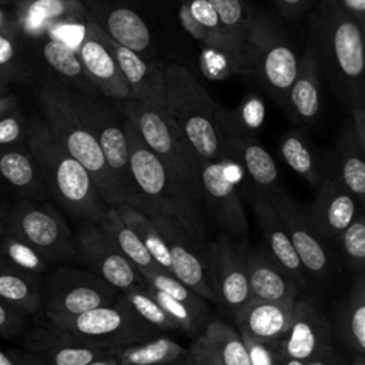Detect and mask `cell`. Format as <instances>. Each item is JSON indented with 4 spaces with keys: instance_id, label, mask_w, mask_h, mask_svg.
Returning a JSON list of instances; mask_svg holds the SVG:
<instances>
[{
    "instance_id": "6da1fadb",
    "label": "cell",
    "mask_w": 365,
    "mask_h": 365,
    "mask_svg": "<svg viewBox=\"0 0 365 365\" xmlns=\"http://www.w3.org/2000/svg\"><path fill=\"white\" fill-rule=\"evenodd\" d=\"M308 46L344 107H365L364 30L336 0H322L311 13Z\"/></svg>"
},
{
    "instance_id": "7a4b0ae2",
    "label": "cell",
    "mask_w": 365,
    "mask_h": 365,
    "mask_svg": "<svg viewBox=\"0 0 365 365\" xmlns=\"http://www.w3.org/2000/svg\"><path fill=\"white\" fill-rule=\"evenodd\" d=\"M123 124L128 144L130 171L137 187V194L130 195L124 202L164 217L201 248L205 230L198 200L144 144L134 125L125 118Z\"/></svg>"
},
{
    "instance_id": "3957f363",
    "label": "cell",
    "mask_w": 365,
    "mask_h": 365,
    "mask_svg": "<svg viewBox=\"0 0 365 365\" xmlns=\"http://www.w3.org/2000/svg\"><path fill=\"white\" fill-rule=\"evenodd\" d=\"M26 144L36 160L53 198L77 222H100L107 205L90 173L51 137L40 115H33L26 128Z\"/></svg>"
},
{
    "instance_id": "277c9868",
    "label": "cell",
    "mask_w": 365,
    "mask_h": 365,
    "mask_svg": "<svg viewBox=\"0 0 365 365\" xmlns=\"http://www.w3.org/2000/svg\"><path fill=\"white\" fill-rule=\"evenodd\" d=\"M37 97L41 110L40 117L53 140L90 173L107 205L123 202L96 138L83 124L73 106L71 91L56 83L46 81L38 88Z\"/></svg>"
},
{
    "instance_id": "5b68a950",
    "label": "cell",
    "mask_w": 365,
    "mask_h": 365,
    "mask_svg": "<svg viewBox=\"0 0 365 365\" xmlns=\"http://www.w3.org/2000/svg\"><path fill=\"white\" fill-rule=\"evenodd\" d=\"M114 110L128 120L144 144L201 201L200 161L165 107L138 100H111Z\"/></svg>"
},
{
    "instance_id": "8992f818",
    "label": "cell",
    "mask_w": 365,
    "mask_h": 365,
    "mask_svg": "<svg viewBox=\"0 0 365 365\" xmlns=\"http://www.w3.org/2000/svg\"><path fill=\"white\" fill-rule=\"evenodd\" d=\"M165 108L175 120L200 163L221 160V134L215 124L220 106L184 66L163 68Z\"/></svg>"
},
{
    "instance_id": "52a82bcc",
    "label": "cell",
    "mask_w": 365,
    "mask_h": 365,
    "mask_svg": "<svg viewBox=\"0 0 365 365\" xmlns=\"http://www.w3.org/2000/svg\"><path fill=\"white\" fill-rule=\"evenodd\" d=\"M298 60L274 23L252 11L242 47V73L251 76L285 114Z\"/></svg>"
},
{
    "instance_id": "ba28073f",
    "label": "cell",
    "mask_w": 365,
    "mask_h": 365,
    "mask_svg": "<svg viewBox=\"0 0 365 365\" xmlns=\"http://www.w3.org/2000/svg\"><path fill=\"white\" fill-rule=\"evenodd\" d=\"M47 324L67 331L84 344L115 348L158 336L161 331L143 321L128 305L123 294L114 304L98 307L77 315L46 314Z\"/></svg>"
},
{
    "instance_id": "9c48e42d",
    "label": "cell",
    "mask_w": 365,
    "mask_h": 365,
    "mask_svg": "<svg viewBox=\"0 0 365 365\" xmlns=\"http://www.w3.org/2000/svg\"><path fill=\"white\" fill-rule=\"evenodd\" d=\"M6 231L31 245L48 264L77 255L74 232L50 201L20 198L6 222Z\"/></svg>"
},
{
    "instance_id": "30bf717a",
    "label": "cell",
    "mask_w": 365,
    "mask_h": 365,
    "mask_svg": "<svg viewBox=\"0 0 365 365\" xmlns=\"http://www.w3.org/2000/svg\"><path fill=\"white\" fill-rule=\"evenodd\" d=\"M71 100L80 120L96 138L124 202L125 198L137 194V187L130 171L123 117L111 104L103 103L90 91L71 93Z\"/></svg>"
},
{
    "instance_id": "8fae6325",
    "label": "cell",
    "mask_w": 365,
    "mask_h": 365,
    "mask_svg": "<svg viewBox=\"0 0 365 365\" xmlns=\"http://www.w3.org/2000/svg\"><path fill=\"white\" fill-rule=\"evenodd\" d=\"M120 291L93 271L60 267L44 282L43 308L46 314L77 315L114 304Z\"/></svg>"
},
{
    "instance_id": "7c38bea8",
    "label": "cell",
    "mask_w": 365,
    "mask_h": 365,
    "mask_svg": "<svg viewBox=\"0 0 365 365\" xmlns=\"http://www.w3.org/2000/svg\"><path fill=\"white\" fill-rule=\"evenodd\" d=\"M237 165L228 160L200 163L201 200L210 210L214 221L232 237L248 235V220L242 202Z\"/></svg>"
},
{
    "instance_id": "4fadbf2b",
    "label": "cell",
    "mask_w": 365,
    "mask_h": 365,
    "mask_svg": "<svg viewBox=\"0 0 365 365\" xmlns=\"http://www.w3.org/2000/svg\"><path fill=\"white\" fill-rule=\"evenodd\" d=\"M74 241L80 259L120 292L141 289L147 285L137 268L118 251L100 224L78 221Z\"/></svg>"
},
{
    "instance_id": "5bb4252c",
    "label": "cell",
    "mask_w": 365,
    "mask_h": 365,
    "mask_svg": "<svg viewBox=\"0 0 365 365\" xmlns=\"http://www.w3.org/2000/svg\"><path fill=\"white\" fill-rule=\"evenodd\" d=\"M265 197L278 214L305 272L324 278L331 265L329 252L321 237L311 227L305 208L298 205L281 185Z\"/></svg>"
},
{
    "instance_id": "9a60e30c",
    "label": "cell",
    "mask_w": 365,
    "mask_h": 365,
    "mask_svg": "<svg viewBox=\"0 0 365 365\" xmlns=\"http://www.w3.org/2000/svg\"><path fill=\"white\" fill-rule=\"evenodd\" d=\"M204 262L218 302L235 312L251 298L241 247L234 244L227 234H220L208 245Z\"/></svg>"
},
{
    "instance_id": "2e32d148",
    "label": "cell",
    "mask_w": 365,
    "mask_h": 365,
    "mask_svg": "<svg viewBox=\"0 0 365 365\" xmlns=\"http://www.w3.org/2000/svg\"><path fill=\"white\" fill-rule=\"evenodd\" d=\"M135 208L144 212L161 232L170 251L173 275L185 284L190 289L201 295L204 299L210 302H218L217 295L208 281L204 257L200 255L201 248L164 217L147 208Z\"/></svg>"
},
{
    "instance_id": "e0dca14e",
    "label": "cell",
    "mask_w": 365,
    "mask_h": 365,
    "mask_svg": "<svg viewBox=\"0 0 365 365\" xmlns=\"http://www.w3.org/2000/svg\"><path fill=\"white\" fill-rule=\"evenodd\" d=\"M76 53L83 64L87 78L108 100H128L130 88L118 64L98 33V23L86 14L84 34Z\"/></svg>"
},
{
    "instance_id": "ac0fdd59",
    "label": "cell",
    "mask_w": 365,
    "mask_h": 365,
    "mask_svg": "<svg viewBox=\"0 0 365 365\" xmlns=\"http://www.w3.org/2000/svg\"><path fill=\"white\" fill-rule=\"evenodd\" d=\"M312 204L305 208L314 231L327 240H335L362 211L354 194L338 180L325 177Z\"/></svg>"
},
{
    "instance_id": "d6986e66",
    "label": "cell",
    "mask_w": 365,
    "mask_h": 365,
    "mask_svg": "<svg viewBox=\"0 0 365 365\" xmlns=\"http://www.w3.org/2000/svg\"><path fill=\"white\" fill-rule=\"evenodd\" d=\"M277 346L279 354L307 362L331 346V327L312 304L295 299L289 327Z\"/></svg>"
},
{
    "instance_id": "ffe728a7",
    "label": "cell",
    "mask_w": 365,
    "mask_h": 365,
    "mask_svg": "<svg viewBox=\"0 0 365 365\" xmlns=\"http://www.w3.org/2000/svg\"><path fill=\"white\" fill-rule=\"evenodd\" d=\"M27 348L44 365H87L110 355V348L84 344L70 332L48 324L27 336Z\"/></svg>"
},
{
    "instance_id": "44dd1931",
    "label": "cell",
    "mask_w": 365,
    "mask_h": 365,
    "mask_svg": "<svg viewBox=\"0 0 365 365\" xmlns=\"http://www.w3.org/2000/svg\"><path fill=\"white\" fill-rule=\"evenodd\" d=\"M221 158L234 163L252 181V191L269 195L279 187L277 164L255 137L221 135Z\"/></svg>"
},
{
    "instance_id": "7402d4cb",
    "label": "cell",
    "mask_w": 365,
    "mask_h": 365,
    "mask_svg": "<svg viewBox=\"0 0 365 365\" xmlns=\"http://www.w3.org/2000/svg\"><path fill=\"white\" fill-rule=\"evenodd\" d=\"M295 301L247 299L235 312V324L241 336L259 342L277 344L287 332Z\"/></svg>"
},
{
    "instance_id": "603a6c76",
    "label": "cell",
    "mask_w": 365,
    "mask_h": 365,
    "mask_svg": "<svg viewBox=\"0 0 365 365\" xmlns=\"http://www.w3.org/2000/svg\"><path fill=\"white\" fill-rule=\"evenodd\" d=\"M252 208L265 241V251L298 287H304L307 272L269 200L264 194L252 191Z\"/></svg>"
},
{
    "instance_id": "cb8c5ba5",
    "label": "cell",
    "mask_w": 365,
    "mask_h": 365,
    "mask_svg": "<svg viewBox=\"0 0 365 365\" xmlns=\"http://www.w3.org/2000/svg\"><path fill=\"white\" fill-rule=\"evenodd\" d=\"M98 33L113 53L118 68L130 88L128 100L148 101L165 107V87L163 68L144 61L138 53L113 41L98 24Z\"/></svg>"
},
{
    "instance_id": "d4e9b609",
    "label": "cell",
    "mask_w": 365,
    "mask_h": 365,
    "mask_svg": "<svg viewBox=\"0 0 365 365\" xmlns=\"http://www.w3.org/2000/svg\"><path fill=\"white\" fill-rule=\"evenodd\" d=\"M251 298L265 301H295L298 285L264 250L241 248Z\"/></svg>"
},
{
    "instance_id": "484cf974",
    "label": "cell",
    "mask_w": 365,
    "mask_h": 365,
    "mask_svg": "<svg viewBox=\"0 0 365 365\" xmlns=\"http://www.w3.org/2000/svg\"><path fill=\"white\" fill-rule=\"evenodd\" d=\"M0 180L20 198L33 201L48 200L41 173L27 144L0 147Z\"/></svg>"
},
{
    "instance_id": "4316f807",
    "label": "cell",
    "mask_w": 365,
    "mask_h": 365,
    "mask_svg": "<svg viewBox=\"0 0 365 365\" xmlns=\"http://www.w3.org/2000/svg\"><path fill=\"white\" fill-rule=\"evenodd\" d=\"M321 71L309 46L298 60L297 77L291 86L288 97L287 117L299 127H309L315 123L319 107Z\"/></svg>"
},
{
    "instance_id": "83f0119b",
    "label": "cell",
    "mask_w": 365,
    "mask_h": 365,
    "mask_svg": "<svg viewBox=\"0 0 365 365\" xmlns=\"http://www.w3.org/2000/svg\"><path fill=\"white\" fill-rule=\"evenodd\" d=\"M184 27L205 47L227 60L230 68L240 71L237 56L224 33L214 7L207 0H182L180 10Z\"/></svg>"
},
{
    "instance_id": "f1b7e54d",
    "label": "cell",
    "mask_w": 365,
    "mask_h": 365,
    "mask_svg": "<svg viewBox=\"0 0 365 365\" xmlns=\"http://www.w3.org/2000/svg\"><path fill=\"white\" fill-rule=\"evenodd\" d=\"M365 151L359 147L351 120H345L338 141L331 154V165L334 175L329 178L344 184L358 200L359 205H365Z\"/></svg>"
},
{
    "instance_id": "f546056e",
    "label": "cell",
    "mask_w": 365,
    "mask_h": 365,
    "mask_svg": "<svg viewBox=\"0 0 365 365\" xmlns=\"http://www.w3.org/2000/svg\"><path fill=\"white\" fill-rule=\"evenodd\" d=\"M86 16L80 0H19L17 21L30 36L47 33L54 24Z\"/></svg>"
},
{
    "instance_id": "4dcf8cb0",
    "label": "cell",
    "mask_w": 365,
    "mask_h": 365,
    "mask_svg": "<svg viewBox=\"0 0 365 365\" xmlns=\"http://www.w3.org/2000/svg\"><path fill=\"white\" fill-rule=\"evenodd\" d=\"M284 161L311 187L318 188L327 177V163L301 128H291L279 141Z\"/></svg>"
},
{
    "instance_id": "1f68e13d",
    "label": "cell",
    "mask_w": 365,
    "mask_h": 365,
    "mask_svg": "<svg viewBox=\"0 0 365 365\" xmlns=\"http://www.w3.org/2000/svg\"><path fill=\"white\" fill-rule=\"evenodd\" d=\"M44 282L40 275L19 269L0 258V298L27 315L43 308Z\"/></svg>"
},
{
    "instance_id": "d6a6232c",
    "label": "cell",
    "mask_w": 365,
    "mask_h": 365,
    "mask_svg": "<svg viewBox=\"0 0 365 365\" xmlns=\"http://www.w3.org/2000/svg\"><path fill=\"white\" fill-rule=\"evenodd\" d=\"M110 356L118 365H175L184 362L187 349L177 341L158 335L143 342L110 348Z\"/></svg>"
},
{
    "instance_id": "836d02e7",
    "label": "cell",
    "mask_w": 365,
    "mask_h": 365,
    "mask_svg": "<svg viewBox=\"0 0 365 365\" xmlns=\"http://www.w3.org/2000/svg\"><path fill=\"white\" fill-rule=\"evenodd\" d=\"M100 227L108 235V238L114 242L118 251L137 268L147 271H164L151 257L148 250L143 245L138 237L124 224V221L118 217L115 208L110 205L101 218Z\"/></svg>"
},
{
    "instance_id": "e575fe53",
    "label": "cell",
    "mask_w": 365,
    "mask_h": 365,
    "mask_svg": "<svg viewBox=\"0 0 365 365\" xmlns=\"http://www.w3.org/2000/svg\"><path fill=\"white\" fill-rule=\"evenodd\" d=\"M98 24L113 41L138 54L147 50L151 44V34L147 24L130 9H111L106 16L104 23Z\"/></svg>"
},
{
    "instance_id": "d590c367",
    "label": "cell",
    "mask_w": 365,
    "mask_h": 365,
    "mask_svg": "<svg viewBox=\"0 0 365 365\" xmlns=\"http://www.w3.org/2000/svg\"><path fill=\"white\" fill-rule=\"evenodd\" d=\"M341 338L351 351L359 355L365 351V279L364 271L358 272L351 292L341 312L338 314Z\"/></svg>"
},
{
    "instance_id": "8d00e7d4",
    "label": "cell",
    "mask_w": 365,
    "mask_h": 365,
    "mask_svg": "<svg viewBox=\"0 0 365 365\" xmlns=\"http://www.w3.org/2000/svg\"><path fill=\"white\" fill-rule=\"evenodd\" d=\"M118 214V217L124 221L127 227L138 237L143 245L148 250L154 261L168 274H173L171 257L168 247L158 231V228L153 224V221L140 210L133 207L128 202H120L113 205Z\"/></svg>"
},
{
    "instance_id": "74e56055",
    "label": "cell",
    "mask_w": 365,
    "mask_h": 365,
    "mask_svg": "<svg viewBox=\"0 0 365 365\" xmlns=\"http://www.w3.org/2000/svg\"><path fill=\"white\" fill-rule=\"evenodd\" d=\"M265 108L262 101L250 96L234 110L218 108L215 114V124L221 135L227 137H255L257 131L264 123Z\"/></svg>"
},
{
    "instance_id": "f35d334b",
    "label": "cell",
    "mask_w": 365,
    "mask_h": 365,
    "mask_svg": "<svg viewBox=\"0 0 365 365\" xmlns=\"http://www.w3.org/2000/svg\"><path fill=\"white\" fill-rule=\"evenodd\" d=\"M222 365H251L241 334L224 321H210L202 334Z\"/></svg>"
},
{
    "instance_id": "ab89813d",
    "label": "cell",
    "mask_w": 365,
    "mask_h": 365,
    "mask_svg": "<svg viewBox=\"0 0 365 365\" xmlns=\"http://www.w3.org/2000/svg\"><path fill=\"white\" fill-rule=\"evenodd\" d=\"M215 10L224 33L237 56L240 73H242V47L252 11H248L242 0H207Z\"/></svg>"
},
{
    "instance_id": "60d3db41",
    "label": "cell",
    "mask_w": 365,
    "mask_h": 365,
    "mask_svg": "<svg viewBox=\"0 0 365 365\" xmlns=\"http://www.w3.org/2000/svg\"><path fill=\"white\" fill-rule=\"evenodd\" d=\"M43 57L54 71L77 83L81 91H87V86H91L76 50L68 44L48 36L47 41L43 44Z\"/></svg>"
},
{
    "instance_id": "b9f144b4",
    "label": "cell",
    "mask_w": 365,
    "mask_h": 365,
    "mask_svg": "<svg viewBox=\"0 0 365 365\" xmlns=\"http://www.w3.org/2000/svg\"><path fill=\"white\" fill-rule=\"evenodd\" d=\"M143 279L153 288L160 289L170 295L171 298L188 305L191 309H194L201 317L207 318L208 315V305L207 299H204L201 295L190 289L185 284H182L180 279H177L173 274H168L165 271H147V269H137Z\"/></svg>"
},
{
    "instance_id": "7bdbcfd3",
    "label": "cell",
    "mask_w": 365,
    "mask_h": 365,
    "mask_svg": "<svg viewBox=\"0 0 365 365\" xmlns=\"http://www.w3.org/2000/svg\"><path fill=\"white\" fill-rule=\"evenodd\" d=\"M0 258L19 269L37 275L48 268V262L31 245L6 230L0 238Z\"/></svg>"
},
{
    "instance_id": "ee69618b",
    "label": "cell",
    "mask_w": 365,
    "mask_h": 365,
    "mask_svg": "<svg viewBox=\"0 0 365 365\" xmlns=\"http://www.w3.org/2000/svg\"><path fill=\"white\" fill-rule=\"evenodd\" d=\"M123 297L128 302V305L135 311V314L157 328L158 331H177L180 329L178 324L170 317L165 309L145 291V287L141 289H133L128 292H123Z\"/></svg>"
},
{
    "instance_id": "f6af8a7d",
    "label": "cell",
    "mask_w": 365,
    "mask_h": 365,
    "mask_svg": "<svg viewBox=\"0 0 365 365\" xmlns=\"http://www.w3.org/2000/svg\"><path fill=\"white\" fill-rule=\"evenodd\" d=\"M338 247L346 261V264L361 272L365 262V217L364 212L355 217V220L335 238Z\"/></svg>"
},
{
    "instance_id": "bcb514c9",
    "label": "cell",
    "mask_w": 365,
    "mask_h": 365,
    "mask_svg": "<svg viewBox=\"0 0 365 365\" xmlns=\"http://www.w3.org/2000/svg\"><path fill=\"white\" fill-rule=\"evenodd\" d=\"M147 284V282H145ZM145 291L165 309V312L174 318V321L178 324L180 331H184L187 334H195L201 325L205 322V318L197 314L194 309H191L188 305L171 298L165 292L155 289L150 287L148 284L145 285Z\"/></svg>"
},
{
    "instance_id": "7dc6e473",
    "label": "cell",
    "mask_w": 365,
    "mask_h": 365,
    "mask_svg": "<svg viewBox=\"0 0 365 365\" xmlns=\"http://www.w3.org/2000/svg\"><path fill=\"white\" fill-rule=\"evenodd\" d=\"M27 314L0 298V335L19 336L27 329Z\"/></svg>"
},
{
    "instance_id": "c3c4849f",
    "label": "cell",
    "mask_w": 365,
    "mask_h": 365,
    "mask_svg": "<svg viewBox=\"0 0 365 365\" xmlns=\"http://www.w3.org/2000/svg\"><path fill=\"white\" fill-rule=\"evenodd\" d=\"M24 120L17 113H10L0 118V147L20 144L26 140Z\"/></svg>"
},
{
    "instance_id": "681fc988",
    "label": "cell",
    "mask_w": 365,
    "mask_h": 365,
    "mask_svg": "<svg viewBox=\"0 0 365 365\" xmlns=\"http://www.w3.org/2000/svg\"><path fill=\"white\" fill-rule=\"evenodd\" d=\"M248 351L251 365H275L279 351L277 344L259 342L247 336H242Z\"/></svg>"
},
{
    "instance_id": "f907efd6",
    "label": "cell",
    "mask_w": 365,
    "mask_h": 365,
    "mask_svg": "<svg viewBox=\"0 0 365 365\" xmlns=\"http://www.w3.org/2000/svg\"><path fill=\"white\" fill-rule=\"evenodd\" d=\"M182 364L184 365H222L202 335L198 336L195 342L191 345V348L187 351V356Z\"/></svg>"
},
{
    "instance_id": "816d5d0a",
    "label": "cell",
    "mask_w": 365,
    "mask_h": 365,
    "mask_svg": "<svg viewBox=\"0 0 365 365\" xmlns=\"http://www.w3.org/2000/svg\"><path fill=\"white\" fill-rule=\"evenodd\" d=\"M274 3L282 16L288 19H295L304 13L308 0H274Z\"/></svg>"
},
{
    "instance_id": "f5cc1de1",
    "label": "cell",
    "mask_w": 365,
    "mask_h": 365,
    "mask_svg": "<svg viewBox=\"0 0 365 365\" xmlns=\"http://www.w3.org/2000/svg\"><path fill=\"white\" fill-rule=\"evenodd\" d=\"M16 58V50L13 40L7 36L0 33V74H3L1 68H6L10 63H13ZM6 77V76H4Z\"/></svg>"
},
{
    "instance_id": "db71d44e",
    "label": "cell",
    "mask_w": 365,
    "mask_h": 365,
    "mask_svg": "<svg viewBox=\"0 0 365 365\" xmlns=\"http://www.w3.org/2000/svg\"><path fill=\"white\" fill-rule=\"evenodd\" d=\"M342 9L352 16V19L364 30L365 23V0H336Z\"/></svg>"
},
{
    "instance_id": "11a10c76",
    "label": "cell",
    "mask_w": 365,
    "mask_h": 365,
    "mask_svg": "<svg viewBox=\"0 0 365 365\" xmlns=\"http://www.w3.org/2000/svg\"><path fill=\"white\" fill-rule=\"evenodd\" d=\"M305 365H338L336 356L334 355V351H332V345L324 349L322 352L317 354L311 359H308Z\"/></svg>"
},
{
    "instance_id": "9f6ffc18",
    "label": "cell",
    "mask_w": 365,
    "mask_h": 365,
    "mask_svg": "<svg viewBox=\"0 0 365 365\" xmlns=\"http://www.w3.org/2000/svg\"><path fill=\"white\" fill-rule=\"evenodd\" d=\"M13 356H14V361H16V365H44L36 355H33L31 352L26 354V352H17V351H13Z\"/></svg>"
},
{
    "instance_id": "6f0895ef",
    "label": "cell",
    "mask_w": 365,
    "mask_h": 365,
    "mask_svg": "<svg viewBox=\"0 0 365 365\" xmlns=\"http://www.w3.org/2000/svg\"><path fill=\"white\" fill-rule=\"evenodd\" d=\"M17 104V98L11 94H6L0 97V118L10 114Z\"/></svg>"
},
{
    "instance_id": "680465c9",
    "label": "cell",
    "mask_w": 365,
    "mask_h": 365,
    "mask_svg": "<svg viewBox=\"0 0 365 365\" xmlns=\"http://www.w3.org/2000/svg\"><path fill=\"white\" fill-rule=\"evenodd\" d=\"M275 365H305V362L279 354V355H278V359H277V362H275Z\"/></svg>"
},
{
    "instance_id": "91938a15",
    "label": "cell",
    "mask_w": 365,
    "mask_h": 365,
    "mask_svg": "<svg viewBox=\"0 0 365 365\" xmlns=\"http://www.w3.org/2000/svg\"><path fill=\"white\" fill-rule=\"evenodd\" d=\"M0 365H16L11 351H4L0 348Z\"/></svg>"
},
{
    "instance_id": "94428289",
    "label": "cell",
    "mask_w": 365,
    "mask_h": 365,
    "mask_svg": "<svg viewBox=\"0 0 365 365\" xmlns=\"http://www.w3.org/2000/svg\"><path fill=\"white\" fill-rule=\"evenodd\" d=\"M87 365H118V364H117V361H115L114 358H111L110 355H107V356L97 358V359L91 361L90 364H87Z\"/></svg>"
},
{
    "instance_id": "6125c7cd",
    "label": "cell",
    "mask_w": 365,
    "mask_h": 365,
    "mask_svg": "<svg viewBox=\"0 0 365 365\" xmlns=\"http://www.w3.org/2000/svg\"><path fill=\"white\" fill-rule=\"evenodd\" d=\"M6 94H9V83H7V78L0 74V97Z\"/></svg>"
},
{
    "instance_id": "be15d7a7",
    "label": "cell",
    "mask_w": 365,
    "mask_h": 365,
    "mask_svg": "<svg viewBox=\"0 0 365 365\" xmlns=\"http://www.w3.org/2000/svg\"><path fill=\"white\" fill-rule=\"evenodd\" d=\"M351 365H365V361H364V356L359 355L356 359H354V362Z\"/></svg>"
},
{
    "instance_id": "e7e4bbea",
    "label": "cell",
    "mask_w": 365,
    "mask_h": 365,
    "mask_svg": "<svg viewBox=\"0 0 365 365\" xmlns=\"http://www.w3.org/2000/svg\"><path fill=\"white\" fill-rule=\"evenodd\" d=\"M4 230H6V225H4V222H3V220H1V217H0V238H1L3 232H4Z\"/></svg>"
},
{
    "instance_id": "03108f58",
    "label": "cell",
    "mask_w": 365,
    "mask_h": 365,
    "mask_svg": "<svg viewBox=\"0 0 365 365\" xmlns=\"http://www.w3.org/2000/svg\"><path fill=\"white\" fill-rule=\"evenodd\" d=\"M0 1H11V0H0Z\"/></svg>"
},
{
    "instance_id": "003e7915",
    "label": "cell",
    "mask_w": 365,
    "mask_h": 365,
    "mask_svg": "<svg viewBox=\"0 0 365 365\" xmlns=\"http://www.w3.org/2000/svg\"><path fill=\"white\" fill-rule=\"evenodd\" d=\"M181 365H184V364H181Z\"/></svg>"
}]
</instances>
